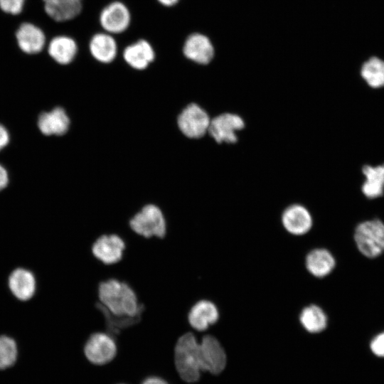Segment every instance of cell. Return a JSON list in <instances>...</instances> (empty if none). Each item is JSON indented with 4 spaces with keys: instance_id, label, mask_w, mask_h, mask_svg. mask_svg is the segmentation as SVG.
<instances>
[{
    "instance_id": "1f68e13d",
    "label": "cell",
    "mask_w": 384,
    "mask_h": 384,
    "mask_svg": "<svg viewBox=\"0 0 384 384\" xmlns=\"http://www.w3.org/2000/svg\"><path fill=\"white\" fill-rule=\"evenodd\" d=\"M161 6L165 8H172L177 6L181 0H156Z\"/></svg>"
},
{
    "instance_id": "484cf974",
    "label": "cell",
    "mask_w": 384,
    "mask_h": 384,
    "mask_svg": "<svg viewBox=\"0 0 384 384\" xmlns=\"http://www.w3.org/2000/svg\"><path fill=\"white\" fill-rule=\"evenodd\" d=\"M17 358V346L11 338L0 336V369L11 366Z\"/></svg>"
},
{
    "instance_id": "f546056e",
    "label": "cell",
    "mask_w": 384,
    "mask_h": 384,
    "mask_svg": "<svg viewBox=\"0 0 384 384\" xmlns=\"http://www.w3.org/2000/svg\"><path fill=\"white\" fill-rule=\"evenodd\" d=\"M9 182V174L6 168L0 164V191L4 189Z\"/></svg>"
},
{
    "instance_id": "5b68a950",
    "label": "cell",
    "mask_w": 384,
    "mask_h": 384,
    "mask_svg": "<svg viewBox=\"0 0 384 384\" xmlns=\"http://www.w3.org/2000/svg\"><path fill=\"white\" fill-rule=\"evenodd\" d=\"M132 22V14L129 7L120 0H113L106 4L98 15L100 30L114 36L127 32Z\"/></svg>"
},
{
    "instance_id": "44dd1931",
    "label": "cell",
    "mask_w": 384,
    "mask_h": 384,
    "mask_svg": "<svg viewBox=\"0 0 384 384\" xmlns=\"http://www.w3.org/2000/svg\"><path fill=\"white\" fill-rule=\"evenodd\" d=\"M305 265L306 270L311 274L321 278L333 271L336 265V260L329 250L317 248L308 253Z\"/></svg>"
},
{
    "instance_id": "8fae6325",
    "label": "cell",
    "mask_w": 384,
    "mask_h": 384,
    "mask_svg": "<svg viewBox=\"0 0 384 384\" xmlns=\"http://www.w3.org/2000/svg\"><path fill=\"white\" fill-rule=\"evenodd\" d=\"M199 346L201 371L220 373L226 366L227 356L220 341L212 335H205Z\"/></svg>"
},
{
    "instance_id": "4316f807",
    "label": "cell",
    "mask_w": 384,
    "mask_h": 384,
    "mask_svg": "<svg viewBox=\"0 0 384 384\" xmlns=\"http://www.w3.org/2000/svg\"><path fill=\"white\" fill-rule=\"evenodd\" d=\"M26 0H0V9L6 14L17 15L23 8Z\"/></svg>"
},
{
    "instance_id": "7402d4cb",
    "label": "cell",
    "mask_w": 384,
    "mask_h": 384,
    "mask_svg": "<svg viewBox=\"0 0 384 384\" xmlns=\"http://www.w3.org/2000/svg\"><path fill=\"white\" fill-rule=\"evenodd\" d=\"M9 287L16 298L22 301L28 300L33 296L36 290L35 277L26 269H16L9 277Z\"/></svg>"
},
{
    "instance_id": "4dcf8cb0",
    "label": "cell",
    "mask_w": 384,
    "mask_h": 384,
    "mask_svg": "<svg viewBox=\"0 0 384 384\" xmlns=\"http://www.w3.org/2000/svg\"><path fill=\"white\" fill-rule=\"evenodd\" d=\"M142 384H169V383L161 377L152 375V376H149L146 378L142 382Z\"/></svg>"
},
{
    "instance_id": "9c48e42d",
    "label": "cell",
    "mask_w": 384,
    "mask_h": 384,
    "mask_svg": "<svg viewBox=\"0 0 384 384\" xmlns=\"http://www.w3.org/2000/svg\"><path fill=\"white\" fill-rule=\"evenodd\" d=\"M210 119L208 113L196 103L187 105L177 119L178 129L191 139L203 137L208 131Z\"/></svg>"
},
{
    "instance_id": "e0dca14e",
    "label": "cell",
    "mask_w": 384,
    "mask_h": 384,
    "mask_svg": "<svg viewBox=\"0 0 384 384\" xmlns=\"http://www.w3.org/2000/svg\"><path fill=\"white\" fill-rule=\"evenodd\" d=\"M282 223L290 234L302 235L312 227L313 220L309 211L303 206L294 204L288 206L282 213Z\"/></svg>"
},
{
    "instance_id": "3957f363",
    "label": "cell",
    "mask_w": 384,
    "mask_h": 384,
    "mask_svg": "<svg viewBox=\"0 0 384 384\" xmlns=\"http://www.w3.org/2000/svg\"><path fill=\"white\" fill-rule=\"evenodd\" d=\"M130 230L144 239L155 237L164 239L167 235V223L161 208L154 204H146L128 221Z\"/></svg>"
},
{
    "instance_id": "d6986e66",
    "label": "cell",
    "mask_w": 384,
    "mask_h": 384,
    "mask_svg": "<svg viewBox=\"0 0 384 384\" xmlns=\"http://www.w3.org/2000/svg\"><path fill=\"white\" fill-rule=\"evenodd\" d=\"M37 126L46 136L65 134L69 129L70 119L65 110L60 107L42 112L38 118Z\"/></svg>"
},
{
    "instance_id": "5bb4252c",
    "label": "cell",
    "mask_w": 384,
    "mask_h": 384,
    "mask_svg": "<svg viewBox=\"0 0 384 384\" xmlns=\"http://www.w3.org/2000/svg\"><path fill=\"white\" fill-rule=\"evenodd\" d=\"M79 51L78 41L73 36L65 33L54 36L48 46V55L60 65L71 64L77 58Z\"/></svg>"
},
{
    "instance_id": "cb8c5ba5",
    "label": "cell",
    "mask_w": 384,
    "mask_h": 384,
    "mask_svg": "<svg viewBox=\"0 0 384 384\" xmlns=\"http://www.w3.org/2000/svg\"><path fill=\"white\" fill-rule=\"evenodd\" d=\"M299 319L302 327L311 334L323 331L328 324L326 313L320 306L315 304L305 306L302 310Z\"/></svg>"
},
{
    "instance_id": "ffe728a7",
    "label": "cell",
    "mask_w": 384,
    "mask_h": 384,
    "mask_svg": "<svg viewBox=\"0 0 384 384\" xmlns=\"http://www.w3.org/2000/svg\"><path fill=\"white\" fill-rule=\"evenodd\" d=\"M94 307L103 318L106 332L114 338L122 331L133 327L142 321L143 313L135 316H119L109 311L99 301H95Z\"/></svg>"
},
{
    "instance_id": "f1b7e54d",
    "label": "cell",
    "mask_w": 384,
    "mask_h": 384,
    "mask_svg": "<svg viewBox=\"0 0 384 384\" xmlns=\"http://www.w3.org/2000/svg\"><path fill=\"white\" fill-rule=\"evenodd\" d=\"M10 142V135L7 129L0 124V151L4 149Z\"/></svg>"
},
{
    "instance_id": "603a6c76",
    "label": "cell",
    "mask_w": 384,
    "mask_h": 384,
    "mask_svg": "<svg viewBox=\"0 0 384 384\" xmlns=\"http://www.w3.org/2000/svg\"><path fill=\"white\" fill-rule=\"evenodd\" d=\"M362 173L365 177L361 187L364 196L370 199L382 196L384 193V164L364 165Z\"/></svg>"
},
{
    "instance_id": "4fadbf2b",
    "label": "cell",
    "mask_w": 384,
    "mask_h": 384,
    "mask_svg": "<svg viewBox=\"0 0 384 384\" xmlns=\"http://www.w3.org/2000/svg\"><path fill=\"white\" fill-rule=\"evenodd\" d=\"M245 127L241 117L232 113H223L210 119L208 132L218 143H235L236 132Z\"/></svg>"
},
{
    "instance_id": "7a4b0ae2",
    "label": "cell",
    "mask_w": 384,
    "mask_h": 384,
    "mask_svg": "<svg viewBox=\"0 0 384 384\" xmlns=\"http://www.w3.org/2000/svg\"><path fill=\"white\" fill-rule=\"evenodd\" d=\"M174 363L181 378L187 383H195L201 376L200 346L195 335L186 332L176 341L174 347Z\"/></svg>"
},
{
    "instance_id": "ac0fdd59",
    "label": "cell",
    "mask_w": 384,
    "mask_h": 384,
    "mask_svg": "<svg viewBox=\"0 0 384 384\" xmlns=\"http://www.w3.org/2000/svg\"><path fill=\"white\" fill-rule=\"evenodd\" d=\"M15 36L19 48L28 55L40 53L44 48L46 40L43 31L28 22H24L19 26Z\"/></svg>"
},
{
    "instance_id": "277c9868",
    "label": "cell",
    "mask_w": 384,
    "mask_h": 384,
    "mask_svg": "<svg viewBox=\"0 0 384 384\" xmlns=\"http://www.w3.org/2000/svg\"><path fill=\"white\" fill-rule=\"evenodd\" d=\"M354 240L364 256L369 258L379 256L384 252V223L378 219L359 223L355 229Z\"/></svg>"
},
{
    "instance_id": "2e32d148",
    "label": "cell",
    "mask_w": 384,
    "mask_h": 384,
    "mask_svg": "<svg viewBox=\"0 0 384 384\" xmlns=\"http://www.w3.org/2000/svg\"><path fill=\"white\" fill-rule=\"evenodd\" d=\"M85 0H42L46 14L55 23H63L78 18Z\"/></svg>"
},
{
    "instance_id": "6da1fadb",
    "label": "cell",
    "mask_w": 384,
    "mask_h": 384,
    "mask_svg": "<svg viewBox=\"0 0 384 384\" xmlns=\"http://www.w3.org/2000/svg\"><path fill=\"white\" fill-rule=\"evenodd\" d=\"M98 301L112 314L135 316L143 313L146 306L139 302L137 292L125 281L109 278L97 284Z\"/></svg>"
},
{
    "instance_id": "52a82bcc",
    "label": "cell",
    "mask_w": 384,
    "mask_h": 384,
    "mask_svg": "<svg viewBox=\"0 0 384 384\" xmlns=\"http://www.w3.org/2000/svg\"><path fill=\"white\" fill-rule=\"evenodd\" d=\"M119 56L130 69L143 72L154 63L156 53L149 41L139 38L124 46Z\"/></svg>"
},
{
    "instance_id": "9a60e30c",
    "label": "cell",
    "mask_w": 384,
    "mask_h": 384,
    "mask_svg": "<svg viewBox=\"0 0 384 384\" xmlns=\"http://www.w3.org/2000/svg\"><path fill=\"white\" fill-rule=\"evenodd\" d=\"M219 319V311L216 305L210 300L201 299L194 303L188 309L187 320L190 326L203 331L215 324Z\"/></svg>"
},
{
    "instance_id": "83f0119b",
    "label": "cell",
    "mask_w": 384,
    "mask_h": 384,
    "mask_svg": "<svg viewBox=\"0 0 384 384\" xmlns=\"http://www.w3.org/2000/svg\"><path fill=\"white\" fill-rule=\"evenodd\" d=\"M370 348L374 355L384 358V331L377 334L371 340Z\"/></svg>"
},
{
    "instance_id": "7c38bea8",
    "label": "cell",
    "mask_w": 384,
    "mask_h": 384,
    "mask_svg": "<svg viewBox=\"0 0 384 384\" xmlns=\"http://www.w3.org/2000/svg\"><path fill=\"white\" fill-rule=\"evenodd\" d=\"M90 57L97 63L110 65L119 55V46L116 37L102 31L93 33L87 43Z\"/></svg>"
},
{
    "instance_id": "ba28073f",
    "label": "cell",
    "mask_w": 384,
    "mask_h": 384,
    "mask_svg": "<svg viewBox=\"0 0 384 384\" xmlns=\"http://www.w3.org/2000/svg\"><path fill=\"white\" fill-rule=\"evenodd\" d=\"M124 240L116 233H104L92 242L91 253L96 260L105 265H112L119 262L126 250Z\"/></svg>"
},
{
    "instance_id": "8992f818",
    "label": "cell",
    "mask_w": 384,
    "mask_h": 384,
    "mask_svg": "<svg viewBox=\"0 0 384 384\" xmlns=\"http://www.w3.org/2000/svg\"><path fill=\"white\" fill-rule=\"evenodd\" d=\"M83 351L86 358L91 363L102 366L115 358L117 346L112 336L107 332L96 331L89 336Z\"/></svg>"
},
{
    "instance_id": "d6a6232c",
    "label": "cell",
    "mask_w": 384,
    "mask_h": 384,
    "mask_svg": "<svg viewBox=\"0 0 384 384\" xmlns=\"http://www.w3.org/2000/svg\"><path fill=\"white\" fill-rule=\"evenodd\" d=\"M122 384V383H121Z\"/></svg>"
},
{
    "instance_id": "30bf717a",
    "label": "cell",
    "mask_w": 384,
    "mask_h": 384,
    "mask_svg": "<svg viewBox=\"0 0 384 384\" xmlns=\"http://www.w3.org/2000/svg\"><path fill=\"white\" fill-rule=\"evenodd\" d=\"M181 53L188 62L206 65L213 59L215 50L208 36L201 32L194 31L185 38Z\"/></svg>"
},
{
    "instance_id": "d4e9b609",
    "label": "cell",
    "mask_w": 384,
    "mask_h": 384,
    "mask_svg": "<svg viewBox=\"0 0 384 384\" xmlns=\"http://www.w3.org/2000/svg\"><path fill=\"white\" fill-rule=\"evenodd\" d=\"M361 75L370 87H384V60L377 57L369 58L363 64Z\"/></svg>"
}]
</instances>
